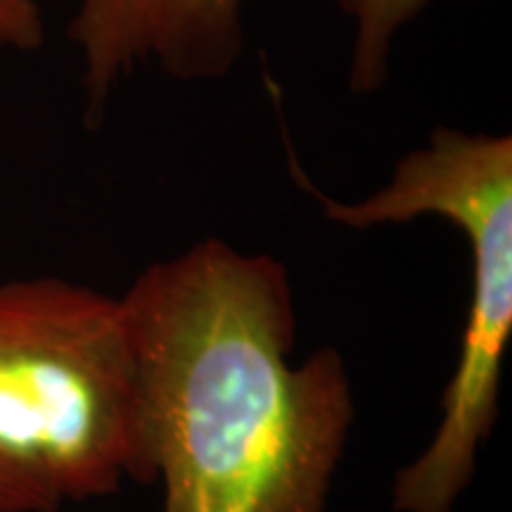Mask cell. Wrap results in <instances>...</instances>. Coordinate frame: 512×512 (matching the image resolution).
I'll return each mask as SVG.
<instances>
[{
  "instance_id": "277c9868",
  "label": "cell",
  "mask_w": 512,
  "mask_h": 512,
  "mask_svg": "<svg viewBox=\"0 0 512 512\" xmlns=\"http://www.w3.org/2000/svg\"><path fill=\"white\" fill-rule=\"evenodd\" d=\"M242 0H79L69 41L81 57L86 117L100 121L140 64L178 81L228 76L245 53Z\"/></svg>"
},
{
  "instance_id": "6da1fadb",
  "label": "cell",
  "mask_w": 512,
  "mask_h": 512,
  "mask_svg": "<svg viewBox=\"0 0 512 512\" xmlns=\"http://www.w3.org/2000/svg\"><path fill=\"white\" fill-rule=\"evenodd\" d=\"M119 302L162 512H328L354 389L335 347L290 361L283 261L207 238L143 268Z\"/></svg>"
},
{
  "instance_id": "5b68a950",
  "label": "cell",
  "mask_w": 512,
  "mask_h": 512,
  "mask_svg": "<svg viewBox=\"0 0 512 512\" xmlns=\"http://www.w3.org/2000/svg\"><path fill=\"white\" fill-rule=\"evenodd\" d=\"M434 0H337L339 10L354 22L349 55V91L375 95L392 72L396 38Z\"/></svg>"
},
{
  "instance_id": "8992f818",
  "label": "cell",
  "mask_w": 512,
  "mask_h": 512,
  "mask_svg": "<svg viewBox=\"0 0 512 512\" xmlns=\"http://www.w3.org/2000/svg\"><path fill=\"white\" fill-rule=\"evenodd\" d=\"M46 41L38 0H0V50L34 53Z\"/></svg>"
},
{
  "instance_id": "3957f363",
  "label": "cell",
  "mask_w": 512,
  "mask_h": 512,
  "mask_svg": "<svg viewBox=\"0 0 512 512\" xmlns=\"http://www.w3.org/2000/svg\"><path fill=\"white\" fill-rule=\"evenodd\" d=\"M325 219L344 228L451 221L472 254V294L456 370L441 396L430 446L394 479V512H453L475 479L498 420L503 361L512 339V136L437 128L396 162L389 181L358 202L332 200L306 181Z\"/></svg>"
},
{
  "instance_id": "7a4b0ae2",
  "label": "cell",
  "mask_w": 512,
  "mask_h": 512,
  "mask_svg": "<svg viewBox=\"0 0 512 512\" xmlns=\"http://www.w3.org/2000/svg\"><path fill=\"white\" fill-rule=\"evenodd\" d=\"M155 484L119 297L64 278L0 283V512H60Z\"/></svg>"
}]
</instances>
